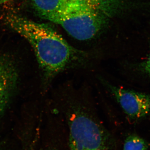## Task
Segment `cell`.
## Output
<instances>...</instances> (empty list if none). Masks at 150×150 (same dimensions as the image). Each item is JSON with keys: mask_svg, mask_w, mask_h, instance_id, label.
Listing matches in <instances>:
<instances>
[{"mask_svg": "<svg viewBox=\"0 0 150 150\" xmlns=\"http://www.w3.org/2000/svg\"><path fill=\"white\" fill-rule=\"evenodd\" d=\"M11 1H13V0H0V6Z\"/></svg>", "mask_w": 150, "mask_h": 150, "instance_id": "10", "label": "cell"}, {"mask_svg": "<svg viewBox=\"0 0 150 150\" xmlns=\"http://www.w3.org/2000/svg\"><path fill=\"white\" fill-rule=\"evenodd\" d=\"M17 69L16 64L11 57L7 54H0V80Z\"/></svg>", "mask_w": 150, "mask_h": 150, "instance_id": "7", "label": "cell"}, {"mask_svg": "<svg viewBox=\"0 0 150 150\" xmlns=\"http://www.w3.org/2000/svg\"><path fill=\"white\" fill-rule=\"evenodd\" d=\"M148 144L141 137L131 135L126 139L123 146V150H146Z\"/></svg>", "mask_w": 150, "mask_h": 150, "instance_id": "8", "label": "cell"}, {"mask_svg": "<svg viewBox=\"0 0 150 150\" xmlns=\"http://www.w3.org/2000/svg\"><path fill=\"white\" fill-rule=\"evenodd\" d=\"M99 79L129 117L138 119L144 117L150 112V94L116 86L103 78Z\"/></svg>", "mask_w": 150, "mask_h": 150, "instance_id": "4", "label": "cell"}, {"mask_svg": "<svg viewBox=\"0 0 150 150\" xmlns=\"http://www.w3.org/2000/svg\"><path fill=\"white\" fill-rule=\"evenodd\" d=\"M4 22L33 48L45 88L60 73L86 67L93 58L92 54L71 46L48 25L33 21L13 12L6 14Z\"/></svg>", "mask_w": 150, "mask_h": 150, "instance_id": "1", "label": "cell"}, {"mask_svg": "<svg viewBox=\"0 0 150 150\" xmlns=\"http://www.w3.org/2000/svg\"><path fill=\"white\" fill-rule=\"evenodd\" d=\"M141 67L144 71L150 76V52L147 58L142 63Z\"/></svg>", "mask_w": 150, "mask_h": 150, "instance_id": "9", "label": "cell"}, {"mask_svg": "<svg viewBox=\"0 0 150 150\" xmlns=\"http://www.w3.org/2000/svg\"><path fill=\"white\" fill-rule=\"evenodd\" d=\"M65 87L58 93L57 103L68 120L70 150H108L103 129L88 96L81 90Z\"/></svg>", "mask_w": 150, "mask_h": 150, "instance_id": "2", "label": "cell"}, {"mask_svg": "<svg viewBox=\"0 0 150 150\" xmlns=\"http://www.w3.org/2000/svg\"><path fill=\"white\" fill-rule=\"evenodd\" d=\"M18 70L14 71L0 80V112L4 110L16 88Z\"/></svg>", "mask_w": 150, "mask_h": 150, "instance_id": "5", "label": "cell"}, {"mask_svg": "<svg viewBox=\"0 0 150 150\" xmlns=\"http://www.w3.org/2000/svg\"><path fill=\"white\" fill-rule=\"evenodd\" d=\"M70 0H32L36 13L43 18L49 19Z\"/></svg>", "mask_w": 150, "mask_h": 150, "instance_id": "6", "label": "cell"}, {"mask_svg": "<svg viewBox=\"0 0 150 150\" xmlns=\"http://www.w3.org/2000/svg\"><path fill=\"white\" fill-rule=\"evenodd\" d=\"M121 1L70 0L48 21L60 25L71 36L80 41L96 37L111 10L121 7Z\"/></svg>", "mask_w": 150, "mask_h": 150, "instance_id": "3", "label": "cell"}]
</instances>
